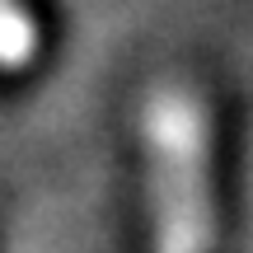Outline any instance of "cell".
I'll list each match as a JSON object with an SVG mask.
<instances>
[{
  "label": "cell",
  "mask_w": 253,
  "mask_h": 253,
  "mask_svg": "<svg viewBox=\"0 0 253 253\" xmlns=\"http://www.w3.org/2000/svg\"><path fill=\"white\" fill-rule=\"evenodd\" d=\"M155 155L164 173V239L169 253H192L202 230V118L188 99H160L155 103Z\"/></svg>",
  "instance_id": "obj_1"
},
{
  "label": "cell",
  "mask_w": 253,
  "mask_h": 253,
  "mask_svg": "<svg viewBox=\"0 0 253 253\" xmlns=\"http://www.w3.org/2000/svg\"><path fill=\"white\" fill-rule=\"evenodd\" d=\"M28 47H33V33H28L19 5H14V0H0V61H5V66L24 61Z\"/></svg>",
  "instance_id": "obj_2"
}]
</instances>
